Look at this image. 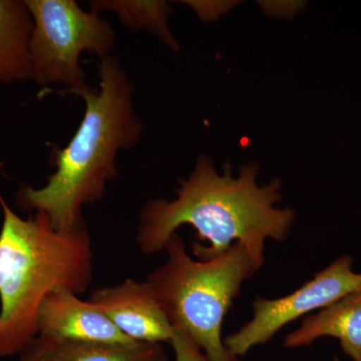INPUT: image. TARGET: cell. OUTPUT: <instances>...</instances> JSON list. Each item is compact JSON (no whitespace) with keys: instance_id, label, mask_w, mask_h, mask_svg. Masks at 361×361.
I'll return each instance as SVG.
<instances>
[{"instance_id":"4fadbf2b","label":"cell","mask_w":361,"mask_h":361,"mask_svg":"<svg viewBox=\"0 0 361 361\" xmlns=\"http://www.w3.org/2000/svg\"><path fill=\"white\" fill-rule=\"evenodd\" d=\"M176 361H211L200 348L186 334L175 329L171 341Z\"/></svg>"},{"instance_id":"5b68a950","label":"cell","mask_w":361,"mask_h":361,"mask_svg":"<svg viewBox=\"0 0 361 361\" xmlns=\"http://www.w3.org/2000/svg\"><path fill=\"white\" fill-rule=\"evenodd\" d=\"M33 21L30 39L32 80L49 89L66 85L73 94L82 89L85 73L80 66L84 51L99 59L111 56L116 35L108 21L85 11L73 0H25Z\"/></svg>"},{"instance_id":"8992f818","label":"cell","mask_w":361,"mask_h":361,"mask_svg":"<svg viewBox=\"0 0 361 361\" xmlns=\"http://www.w3.org/2000/svg\"><path fill=\"white\" fill-rule=\"evenodd\" d=\"M353 257L341 256L288 295L257 297L250 322L225 339L226 348L234 357H241L255 346L267 343L288 323L360 291L361 272L353 271Z\"/></svg>"},{"instance_id":"9c48e42d","label":"cell","mask_w":361,"mask_h":361,"mask_svg":"<svg viewBox=\"0 0 361 361\" xmlns=\"http://www.w3.org/2000/svg\"><path fill=\"white\" fill-rule=\"evenodd\" d=\"M18 355L20 361H168L161 343H92L42 334H37Z\"/></svg>"},{"instance_id":"6da1fadb","label":"cell","mask_w":361,"mask_h":361,"mask_svg":"<svg viewBox=\"0 0 361 361\" xmlns=\"http://www.w3.org/2000/svg\"><path fill=\"white\" fill-rule=\"evenodd\" d=\"M259 166H242L233 176L226 164L218 173L209 157L199 158L188 179L180 180L174 200L155 199L142 208L137 230V246L145 255L164 250L180 226L196 230L194 255L210 260L235 243L245 247L259 270L264 264L267 240L283 242L295 221L290 208H278L281 182L259 185Z\"/></svg>"},{"instance_id":"9a60e30c","label":"cell","mask_w":361,"mask_h":361,"mask_svg":"<svg viewBox=\"0 0 361 361\" xmlns=\"http://www.w3.org/2000/svg\"><path fill=\"white\" fill-rule=\"evenodd\" d=\"M336 361H339L338 360H337V358H336Z\"/></svg>"},{"instance_id":"ba28073f","label":"cell","mask_w":361,"mask_h":361,"mask_svg":"<svg viewBox=\"0 0 361 361\" xmlns=\"http://www.w3.org/2000/svg\"><path fill=\"white\" fill-rule=\"evenodd\" d=\"M37 331L42 336L92 343L133 344L114 323L89 300L68 289H54L37 314Z\"/></svg>"},{"instance_id":"5bb4252c","label":"cell","mask_w":361,"mask_h":361,"mask_svg":"<svg viewBox=\"0 0 361 361\" xmlns=\"http://www.w3.org/2000/svg\"><path fill=\"white\" fill-rule=\"evenodd\" d=\"M184 4L191 6L195 13L204 21L216 20L234 6V2L223 1H185Z\"/></svg>"},{"instance_id":"277c9868","label":"cell","mask_w":361,"mask_h":361,"mask_svg":"<svg viewBox=\"0 0 361 361\" xmlns=\"http://www.w3.org/2000/svg\"><path fill=\"white\" fill-rule=\"evenodd\" d=\"M165 263L147 282L173 329L189 336L211 361H238L226 348L222 325L242 285L258 272L245 247L233 244L210 260H195L178 233Z\"/></svg>"},{"instance_id":"7a4b0ae2","label":"cell","mask_w":361,"mask_h":361,"mask_svg":"<svg viewBox=\"0 0 361 361\" xmlns=\"http://www.w3.org/2000/svg\"><path fill=\"white\" fill-rule=\"evenodd\" d=\"M97 71L99 90L87 85L73 92L84 99L85 115L68 146L52 151L54 174L44 187L21 185L16 193L18 209L44 213L61 231L85 222L82 208L101 200L118 174V152L134 147L142 135L134 87L120 61L111 54L101 59Z\"/></svg>"},{"instance_id":"52a82bcc","label":"cell","mask_w":361,"mask_h":361,"mask_svg":"<svg viewBox=\"0 0 361 361\" xmlns=\"http://www.w3.org/2000/svg\"><path fill=\"white\" fill-rule=\"evenodd\" d=\"M89 301L130 341L171 343L175 329L148 282L123 280L92 292Z\"/></svg>"},{"instance_id":"30bf717a","label":"cell","mask_w":361,"mask_h":361,"mask_svg":"<svg viewBox=\"0 0 361 361\" xmlns=\"http://www.w3.org/2000/svg\"><path fill=\"white\" fill-rule=\"evenodd\" d=\"M334 337L353 361H361V290L348 294L306 316L300 326L284 341L287 348L310 345L322 337Z\"/></svg>"},{"instance_id":"3957f363","label":"cell","mask_w":361,"mask_h":361,"mask_svg":"<svg viewBox=\"0 0 361 361\" xmlns=\"http://www.w3.org/2000/svg\"><path fill=\"white\" fill-rule=\"evenodd\" d=\"M0 358L20 355L39 334L37 314L54 289L84 293L92 280V246L85 222L68 231L35 212L23 219L0 194Z\"/></svg>"},{"instance_id":"8fae6325","label":"cell","mask_w":361,"mask_h":361,"mask_svg":"<svg viewBox=\"0 0 361 361\" xmlns=\"http://www.w3.org/2000/svg\"><path fill=\"white\" fill-rule=\"evenodd\" d=\"M32 28L25 0H0V84L32 80Z\"/></svg>"},{"instance_id":"7c38bea8","label":"cell","mask_w":361,"mask_h":361,"mask_svg":"<svg viewBox=\"0 0 361 361\" xmlns=\"http://www.w3.org/2000/svg\"><path fill=\"white\" fill-rule=\"evenodd\" d=\"M94 13L111 11L130 30H148L170 49L178 51L179 44L169 26L171 7L166 1L137 0H97L90 2Z\"/></svg>"}]
</instances>
